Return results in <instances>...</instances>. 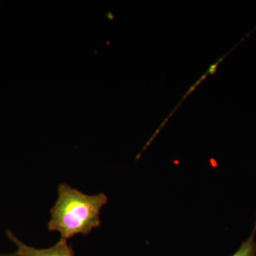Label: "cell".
Masks as SVG:
<instances>
[{
    "label": "cell",
    "mask_w": 256,
    "mask_h": 256,
    "mask_svg": "<svg viewBox=\"0 0 256 256\" xmlns=\"http://www.w3.org/2000/svg\"><path fill=\"white\" fill-rule=\"evenodd\" d=\"M0 256H16V252H13V254H2V255H0Z\"/></svg>",
    "instance_id": "6"
},
{
    "label": "cell",
    "mask_w": 256,
    "mask_h": 256,
    "mask_svg": "<svg viewBox=\"0 0 256 256\" xmlns=\"http://www.w3.org/2000/svg\"><path fill=\"white\" fill-rule=\"evenodd\" d=\"M104 193L87 195L67 184H60L58 198L50 208V232L60 234V242L78 234L87 235L100 226V212L108 202Z\"/></svg>",
    "instance_id": "1"
},
{
    "label": "cell",
    "mask_w": 256,
    "mask_h": 256,
    "mask_svg": "<svg viewBox=\"0 0 256 256\" xmlns=\"http://www.w3.org/2000/svg\"><path fill=\"white\" fill-rule=\"evenodd\" d=\"M218 62H217V63L214 64V65L210 66V69H208V73H210L212 75H214V74L216 73V72L217 64H218Z\"/></svg>",
    "instance_id": "4"
},
{
    "label": "cell",
    "mask_w": 256,
    "mask_h": 256,
    "mask_svg": "<svg viewBox=\"0 0 256 256\" xmlns=\"http://www.w3.org/2000/svg\"><path fill=\"white\" fill-rule=\"evenodd\" d=\"M256 222L250 236L242 242L238 250L232 256H256Z\"/></svg>",
    "instance_id": "3"
},
{
    "label": "cell",
    "mask_w": 256,
    "mask_h": 256,
    "mask_svg": "<svg viewBox=\"0 0 256 256\" xmlns=\"http://www.w3.org/2000/svg\"><path fill=\"white\" fill-rule=\"evenodd\" d=\"M6 235L18 248L16 252L18 256H76L73 248L67 242L60 240L54 246L48 248L38 249L24 244L10 230L6 232Z\"/></svg>",
    "instance_id": "2"
},
{
    "label": "cell",
    "mask_w": 256,
    "mask_h": 256,
    "mask_svg": "<svg viewBox=\"0 0 256 256\" xmlns=\"http://www.w3.org/2000/svg\"><path fill=\"white\" fill-rule=\"evenodd\" d=\"M106 16L110 20H114V18H116V16H114V15L112 14V12H108L107 14H106Z\"/></svg>",
    "instance_id": "5"
}]
</instances>
